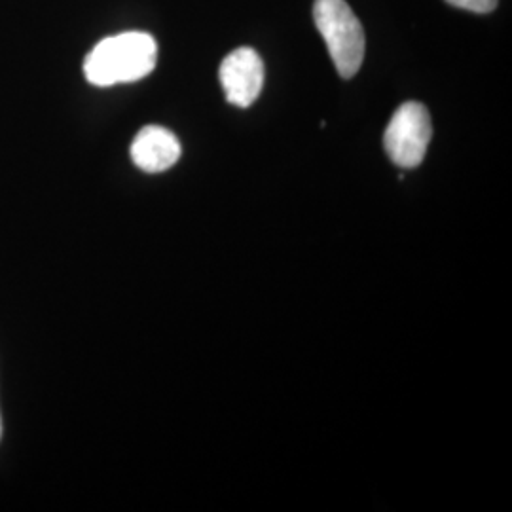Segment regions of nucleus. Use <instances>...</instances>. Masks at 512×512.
Listing matches in <instances>:
<instances>
[{
    "label": "nucleus",
    "mask_w": 512,
    "mask_h": 512,
    "mask_svg": "<svg viewBox=\"0 0 512 512\" xmlns=\"http://www.w3.org/2000/svg\"><path fill=\"white\" fill-rule=\"evenodd\" d=\"M158 59L156 40L139 31L101 40L84 61L88 82L99 88L129 84L154 71Z\"/></svg>",
    "instance_id": "1"
},
{
    "label": "nucleus",
    "mask_w": 512,
    "mask_h": 512,
    "mask_svg": "<svg viewBox=\"0 0 512 512\" xmlns=\"http://www.w3.org/2000/svg\"><path fill=\"white\" fill-rule=\"evenodd\" d=\"M446 2L475 14H490L497 6V0H446Z\"/></svg>",
    "instance_id": "6"
},
{
    "label": "nucleus",
    "mask_w": 512,
    "mask_h": 512,
    "mask_svg": "<svg viewBox=\"0 0 512 512\" xmlns=\"http://www.w3.org/2000/svg\"><path fill=\"white\" fill-rule=\"evenodd\" d=\"M433 137L429 110L421 103H404L395 110L385 129L384 147L391 162L403 169H414L423 162Z\"/></svg>",
    "instance_id": "3"
},
{
    "label": "nucleus",
    "mask_w": 512,
    "mask_h": 512,
    "mask_svg": "<svg viewBox=\"0 0 512 512\" xmlns=\"http://www.w3.org/2000/svg\"><path fill=\"white\" fill-rule=\"evenodd\" d=\"M219 78L228 103L247 109L262 92L264 63L253 48L243 46L226 55L220 65Z\"/></svg>",
    "instance_id": "4"
},
{
    "label": "nucleus",
    "mask_w": 512,
    "mask_h": 512,
    "mask_svg": "<svg viewBox=\"0 0 512 512\" xmlns=\"http://www.w3.org/2000/svg\"><path fill=\"white\" fill-rule=\"evenodd\" d=\"M181 158L179 139L160 126H147L137 133L131 145V160L147 173H162Z\"/></svg>",
    "instance_id": "5"
},
{
    "label": "nucleus",
    "mask_w": 512,
    "mask_h": 512,
    "mask_svg": "<svg viewBox=\"0 0 512 512\" xmlns=\"http://www.w3.org/2000/svg\"><path fill=\"white\" fill-rule=\"evenodd\" d=\"M313 19L342 78L359 73L365 59V31L346 0H315Z\"/></svg>",
    "instance_id": "2"
},
{
    "label": "nucleus",
    "mask_w": 512,
    "mask_h": 512,
    "mask_svg": "<svg viewBox=\"0 0 512 512\" xmlns=\"http://www.w3.org/2000/svg\"><path fill=\"white\" fill-rule=\"evenodd\" d=\"M0 439H2V420H0Z\"/></svg>",
    "instance_id": "7"
}]
</instances>
